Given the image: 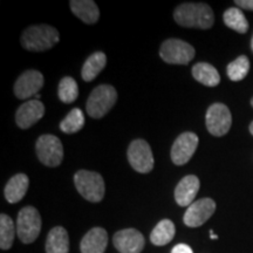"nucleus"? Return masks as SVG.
<instances>
[{"label": "nucleus", "mask_w": 253, "mask_h": 253, "mask_svg": "<svg viewBox=\"0 0 253 253\" xmlns=\"http://www.w3.org/2000/svg\"><path fill=\"white\" fill-rule=\"evenodd\" d=\"M173 19L179 26L209 30L214 24L212 8L205 2H183L173 11Z\"/></svg>", "instance_id": "f257e3e1"}, {"label": "nucleus", "mask_w": 253, "mask_h": 253, "mask_svg": "<svg viewBox=\"0 0 253 253\" xmlns=\"http://www.w3.org/2000/svg\"><path fill=\"white\" fill-rule=\"evenodd\" d=\"M59 31L46 24L33 25L21 34V46L30 52H43L50 49L59 42Z\"/></svg>", "instance_id": "f03ea898"}, {"label": "nucleus", "mask_w": 253, "mask_h": 253, "mask_svg": "<svg viewBox=\"0 0 253 253\" xmlns=\"http://www.w3.org/2000/svg\"><path fill=\"white\" fill-rule=\"evenodd\" d=\"M74 184L79 194L91 203H99L104 197L106 186L100 173L89 170H79L74 175Z\"/></svg>", "instance_id": "7ed1b4c3"}, {"label": "nucleus", "mask_w": 253, "mask_h": 253, "mask_svg": "<svg viewBox=\"0 0 253 253\" xmlns=\"http://www.w3.org/2000/svg\"><path fill=\"white\" fill-rule=\"evenodd\" d=\"M118 101V91L110 84H100L91 91L86 103L88 115L93 119H102Z\"/></svg>", "instance_id": "20e7f679"}, {"label": "nucleus", "mask_w": 253, "mask_h": 253, "mask_svg": "<svg viewBox=\"0 0 253 253\" xmlns=\"http://www.w3.org/2000/svg\"><path fill=\"white\" fill-rule=\"evenodd\" d=\"M42 220L39 211L34 207H25L17 218V235L21 243L31 244L36 242L41 232Z\"/></svg>", "instance_id": "39448f33"}, {"label": "nucleus", "mask_w": 253, "mask_h": 253, "mask_svg": "<svg viewBox=\"0 0 253 253\" xmlns=\"http://www.w3.org/2000/svg\"><path fill=\"white\" fill-rule=\"evenodd\" d=\"M195 48L181 39H168L161 45L160 56L169 65H188L195 58Z\"/></svg>", "instance_id": "423d86ee"}, {"label": "nucleus", "mask_w": 253, "mask_h": 253, "mask_svg": "<svg viewBox=\"0 0 253 253\" xmlns=\"http://www.w3.org/2000/svg\"><path fill=\"white\" fill-rule=\"evenodd\" d=\"M37 156L43 166L55 168L63 160V145L54 135H41L36 143Z\"/></svg>", "instance_id": "0eeeda50"}, {"label": "nucleus", "mask_w": 253, "mask_h": 253, "mask_svg": "<svg viewBox=\"0 0 253 253\" xmlns=\"http://www.w3.org/2000/svg\"><path fill=\"white\" fill-rule=\"evenodd\" d=\"M126 156L130 166L135 171L140 173H148L154 168V155L147 141L134 140L129 144Z\"/></svg>", "instance_id": "6e6552de"}, {"label": "nucleus", "mask_w": 253, "mask_h": 253, "mask_svg": "<svg viewBox=\"0 0 253 253\" xmlns=\"http://www.w3.org/2000/svg\"><path fill=\"white\" fill-rule=\"evenodd\" d=\"M208 131L212 136H224L227 134L232 125L230 109L224 103H213L209 107L205 116Z\"/></svg>", "instance_id": "1a4fd4ad"}, {"label": "nucleus", "mask_w": 253, "mask_h": 253, "mask_svg": "<svg viewBox=\"0 0 253 253\" xmlns=\"http://www.w3.org/2000/svg\"><path fill=\"white\" fill-rule=\"evenodd\" d=\"M216 211V203L211 198H201L186 209L183 221L189 227H198L212 217Z\"/></svg>", "instance_id": "9d476101"}, {"label": "nucleus", "mask_w": 253, "mask_h": 253, "mask_svg": "<svg viewBox=\"0 0 253 253\" xmlns=\"http://www.w3.org/2000/svg\"><path fill=\"white\" fill-rule=\"evenodd\" d=\"M198 147V136L195 132L185 131L176 138L171 147V161L176 166H184L194 156Z\"/></svg>", "instance_id": "9b49d317"}, {"label": "nucleus", "mask_w": 253, "mask_h": 253, "mask_svg": "<svg viewBox=\"0 0 253 253\" xmlns=\"http://www.w3.org/2000/svg\"><path fill=\"white\" fill-rule=\"evenodd\" d=\"M43 75L36 69H28L17 79L14 84V95L18 99H30L39 93L43 87Z\"/></svg>", "instance_id": "f8f14e48"}, {"label": "nucleus", "mask_w": 253, "mask_h": 253, "mask_svg": "<svg viewBox=\"0 0 253 253\" xmlns=\"http://www.w3.org/2000/svg\"><path fill=\"white\" fill-rule=\"evenodd\" d=\"M113 244L121 253H141L145 246V239L138 230L125 229L114 235Z\"/></svg>", "instance_id": "ddd939ff"}, {"label": "nucleus", "mask_w": 253, "mask_h": 253, "mask_svg": "<svg viewBox=\"0 0 253 253\" xmlns=\"http://www.w3.org/2000/svg\"><path fill=\"white\" fill-rule=\"evenodd\" d=\"M45 115V106L39 100H31L21 104L15 113V122L19 128L28 129L39 122Z\"/></svg>", "instance_id": "4468645a"}, {"label": "nucleus", "mask_w": 253, "mask_h": 253, "mask_svg": "<svg viewBox=\"0 0 253 253\" xmlns=\"http://www.w3.org/2000/svg\"><path fill=\"white\" fill-rule=\"evenodd\" d=\"M201 182L195 175H188L179 181L175 189V201L179 207H190L199 191Z\"/></svg>", "instance_id": "2eb2a0df"}, {"label": "nucleus", "mask_w": 253, "mask_h": 253, "mask_svg": "<svg viewBox=\"0 0 253 253\" xmlns=\"http://www.w3.org/2000/svg\"><path fill=\"white\" fill-rule=\"evenodd\" d=\"M108 246V233L103 227H93L80 243L81 253H104Z\"/></svg>", "instance_id": "dca6fc26"}, {"label": "nucleus", "mask_w": 253, "mask_h": 253, "mask_svg": "<svg viewBox=\"0 0 253 253\" xmlns=\"http://www.w3.org/2000/svg\"><path fill=\"white\" fill-rule=\"evenodd\" d=\"M28 186H30V178L25 173H17L11 177L4 189L6 201L11 204L19 203L26 195Z\"/></svg>", "instance_id": "f3484780"}, {"label": "nucleus", "mask_w": 253, "mask_h": 253, "mask_svg": "<svg viewBox=\"0 0 253 253\" xmlns=\"http://www.w3.org/2000/svg\"><path fill=\"white\" fill-rule=\"evenodd\" d=\"M69 6L73 13L84 24L93 25L99 20L100 9L93 0H72Z\"/></svg>", "instance_id": "a211bd4d"}, {"label": "nucleus", "mask_w": 253, "mask_h": 253, "mask_svg": "<svg viewBox=\"0 0 253 253\" xmlns=\"http://www.w3.org/2000/svg\"><path fill=\"white\" fill-rule=\"evenodd\" d=\"M69 237L65 227L55 226L48 232L46 239V253H68Z\"/></svg>", "instance_id": "6ab92c4d"}, {"label": "nucleus", "mask_w": 253, "mask_h": 253, "mask_svg": "<svg viewBox=\"0 0 253 253\" xmlns=\"http://www.w3.org/2000/svg\"><path fill=\"white\" fill-rule=\"evenodd\" d=\"M192 77L199 84L207 87H216L219 84V73L212 65L207 62H198L192 67Z\"/></svg>", "instance_id": "aec40b11"}, {"label": "nucleus", "mask_w": 253, "mask_h": 253, "mask_svg": "<svg viewBox=\"0 0 253 253\" xmlns=\"http://www.w3.org/2000/svg\"><path fill=\"white\" fill-rule=\"evenodd\" d=\"M107 65V56L103 52H95L82 66V79L86 82L93 81Z\"/></svg>", "instance_id": "412c9836"}, {"label": "nucleus", "mask_w": 253, "mask_h": 253, "mask_svg": "<svg viewBox=\"0 0 253 253\" xmlns=\"http://www.w3.org/2000/svg\"><path fill=\"white\" fill-rule=\"evenodd\" d=\"M176 235L175 224L170 219H163L154 227L150 233V242L156 246L169 244Z\"/></svg>", "instance_id": "4be33fe9"}, {"label": "nucleus", "mask_w": 253, "mask_h": 253, "mask_svg": "<svg viewBox=\"0 0 253 253\" xmlns=\"http://www.w3.org/2000/svg\"><path fill=\"white\" fill-rule=\"evenodd\" d=\"M224 23L231 30L238 32L240 34H244L249 31V21L242 9L238 7H231L224 12L223 15Z\"/></svg>", "instance_id": "5701e85b"}, {"label": "nucleus", "mask_w": 253, "mask_h": 253, "mask_svg": "<svg viewBox=\"0 0 253 253\" xmlns=\"http://www.w3.org/2000/svg\"><path fill=\"white\" fill-rule=\"evenodd\" d=\"M17 229H14V221L7 214H0V249L7 251L12 248Z\"/></svg>", "instance_id": "b1692460"}, {"label": "nucleus", "mask_w": 253, "mask_h": 253, "mask_svg": "<svg viewBox=\"0 0 253 253\" xmlns=\"http://www.w3.org/2000/svg\"><path fill=\"white\" fill-rule=\"evenodd\" d=\"M84 126V116L81 109L74 108L60 123V129L65 134H75L80 131Z\"/></svg>", "instance_id": "393cba45"}, {"label": "nucleus", "mask_w": 253, "mask_h": 253, "mask_svg": "<svg viewBox=\"0 0 253 253\" xmlns=\"http://www.w3.org/2000/svg\"><path fill=\"white\" fill-rule=\"evenodd\" d=\"M59 99L63 103H73L79 96V86L77 81L71 77H65L61 79L58 89Z\"/></svg>", "instance_id": "a878e982"}, {"label": "nucleus", "mask_w": 253, "mask_h": 253, "mask_svg": "<svg viewBox=\"0 0 253 253\" xmlns=\"http://www.w3.org/2000/svg\"><path fill=\"white\" fill-rule=\"evenodd\" d=\"M250 71V60L246 55H240L227 65L226 73L231 81L243 80Z\"/></svg>", "instance_id": "bb28decb"}, {"label": "nucleus", "mask_w": 253, "mask_h": 253, "mask_svg": "<svg viewBox=\"0 0 253 253\" xmlns=\"http://www.w3.org/2000/svg\"><path fill=\"white\" fill-rule=\"evenodd\" d=\"M171 253H194V251H192V249L189 245L177 244L176 246H173Z\"/></svg>", "instance_id": "cd10ccee"}, {"label": "nucleus", "mask_w": 253, "mask_h": 253, "mask_svg": "<svg viewBox=\"0 0 253 253\" xmlns=\"http://www.w3.org/2000/svg\"><path fill=\"white\" fill-rule=\"evenodd\" d=\"M235 4L238 5L239 8L253 11V0H236Z\"/></svg>", "instance_id": "c85d7f7f"}, {"label": "nucleus", "mask_w": 253, "mask_h": 253, "mask_svg": "<svg viewBox=\"0 0 253 253\" xmlns=\"http://www.w3.org/2000/svg\"><path fill=\"white\" fill-rule=\"evenodd\" d=\"M210 237H211V238H212V239H217V238H218V237L213 233V231H212V230L210 231Z\"/></svg>", "instance_id": "c756f323"}, {"label": "nucleus", "mask_w": 253, "mask_h": 253, "mask_svg": "<svg viewBox=\"0 0 253 253\" xmlns=\"http://www.w3.org/2000/svg\"><path fill=\"white\" fill-rule=\"evenodd\" d=\"M250 132H251V134L253 135V122L251 123V125H250Z\"/></svg>", "instance_id": "7c9ffc66"}, {"label": "nucleus", "mask_w": 253, "mask_h": 253, "mask_svg": "<svg viewBox=\"0 0 253 253\" xmlns=\"http://www.w3.org/2000/svg\"><path fill=\"white\" fill-rule=\"evenodd\" d=\"M251 48L253 50V37H252V40H251Z\"/></svg>", "instance_id": "2f4dec72"}, {"label": "nucleus", "mask_w": 253, "mask_h": 253, "mask_svg": "<svg viewBox=\"0 0 253 253\" xmlns=\"http://www.w3.org/2000/svg\"><path fill=\"white\" fill-rule=\"evenodd\" d=\"M251 106L253 107V97H252V100H251Z\"/></svg>", "instance_id": "473e14b6"}]
</instances>
